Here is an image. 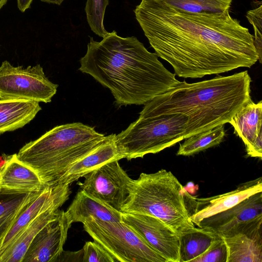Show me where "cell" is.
Segmentation results:
<instances>
[{"label": "cell", "instance_id": "7c38bea8", "mask_svg": "<svg viewBox=\"0 0 262 262\" xmlns=\"http://www.w3.org/2000/svg\"><path fill=\"white\" fill-rule=\"evenodd\" d=\"M73 223L64 210L48 223L30 244L22 262H56Z\"/></svg>", "mask_w": 262, "mask_h": 262}, {"label": "cell", "instance_id": "3957f363", "mask_svg": "<svg viewBox=\"0 0 262 262\" xmlns=\"http://www.w3.org/2000/svg\"><path fill=\"white\" fill-rule=\"evenodd\" d=\"M247 71L188 83L185 81L144 104L154 114L180 113L188 119L187 137L229 123L252 101Z\"/></svg>", "mask_w": 262, "mask_h": 262}, {"label": "cell", "instance_id": "5b68a950", "mask_svg": "<svg viewBox=\"0 0 262 262\" xmlns=\"http://www.w3.org/2000/svg\"><path fill=\"white\" fill-rule=\"evenodd\" d=\"M186 192L170 171L161 169L154 173L142 172L137 179L132 180L121 212L156 217L180 237L198 229L190 219Z\"/></svg>", "mask_w": 262, "mask_h": 262}, {"label": "cell", "instance_id": "e0dca14e", "mask_svg": "<svg viewBox=\"0 0 262 262\" xmlns=\"http://www.w3.org/2000/svg\"><path fill=\"white\" fill-rule=\"evenodd\" d=\"M262 101H252L244 106L229 123L243 141L249 156L262 158Z\"/></svg>", "mask_w": 262, "mask_h": 262}, {"label": "cell", "instance_id": "603a6c76", "mask_svg": "<svg viewBox=\"0 0 262 262\" xmlns=\"http://www.w3.org/2000/svg\"><path fill=\"white\" fill-rule=\"evenodd\" d=\"M211 231L198 227L179 237V262L192 261L203 253L217 237Z\"/></svg>", "mask_w": 262, "mask_h": 262}, {"label": "cell", "instance_id": "5bb4252c", "mask_svg": "<svg viewBox=\"0 0 262 262\" xmlns=\"http://www.w3.org/2000/svg\"><path fill=\"white\" fill-rule=\"evenodd\" d=\"M71 193L69 185L46 187L22 213L8 233L0 248V257L37 217L51 208H59Z\"/></svg>", "mask_w": 262, "mask_h": 262}, {"label": "cell", "instance_id": "4fadbf2b", "mask_svg": "<svg viewBox=\"0 0 262 262\" xmlns=\"http://www.w3.org/2000/svg\"><path fill=\"white\" fill-rule=\"evenodd\" d=\"M261 191L260 177L241 184L228 192L211 197L196 198L187 192V198L194 209L191 220L198 227L204 219L229 209L248 197Z\"/></svg>", "mask_w": 262, "mask_h": 262}, {"label": "cell", "instance_id": "cb8c5ba5", "mask_svg": "<svg viewBox=\"0 0 262 262\" xmlns=\"http://www.w3.org/2000/svg\"><path fill=\"white\" fill-rule=\"evenodd\" d=\"M224 124L193 135L180 144L177 155L189 156L220 144L225 136Z\"/></svg>", "mask_w": 262, "mask_h": 262}, {"label": "cell", "instance_id": "52a82bcc", "mask_svg": "<svg viewBox=\"0 0 262 262\" xmlns=\"http://www.w3.org/2000/svg\"><path fill=\"white\" fill-rule=\"evenodd\" d=\"M84 230L116 262H167L135 231L122 221L93 220L83 223Z\"/></svg>", "mask_w": 262, "mask_h": 262}, {"label": "cell", "instance_id": "6da1fadb", "mask_svg": "<svg viewBox=\"0 0 262 262\" xmlns=\"http://www.w3.org/2000/svg\"><path fill=\"white\" fill-rule=\"evenodd\" d=\"M134 12L155 53L179 77L202 78L258 60L253 36L229 11L188 13L161 0H141Z\"/></svg>", "mask_w": 262, "mask_h": 262}, {"label": "cell", "instance_id": "4dcf8cb0", "mask_svg": "<svg viewBox=\"0 0 262 262\" xmlns=\"http://www.w3.org/2000/svg\"><path fill=\"white\" fill-rule=\"evenodd\" d=\"M33 0H17V5L18 9L21 12H25L30 8Z\"/></svg>", "mask_w": 262, "mask_h": 262}, {"label": "cell", "instance_id": "9c48e42d", "mask_svg": "<svg viewBox=\"0 0 262 262\" xmlns=\"http://www.w3.org/2000/svg\"><path fill=\"white\" fill-rule=\"evenodd\" d=\"M118 160L105 163L85 175L80 189L120 211L129 193L132 179Z\"/></svg>", "mask_w": 262, "mask_h": 262}, {"label": "cell", "instance_id": "2e32d148", "mask_svg": "<svg viewBox=\"0 0 262 262\" xmlns=\"http://www.w3.org/2000/svg\"><path fill=\"white\" fill-rule=\"evenodd\" d=\"M262 216V191L255 193L231 208L202 220L198 227L220 236L233 227Z\"/></svg>", "mask_w": 262, "mask_h": 262}, {"label": "cell", "instance_id": "ffe728a7", "mask_svg": "<svg viewBox=\"0 0 262 262\" xmlns=\"http://www.w3.org/2000/svg\"><path fill=\"white\" fill-rule=\"evenodd\" d=\"M39 103L23 99H0V136L29 123L41 110Z\"/></svg>", "mask_w": 262, "mask_h": 262}, {"label": "cell", "instance_id": "1f68e13d", "mask_svg": "<svg viewBox=\"0 0 262 262\" xmlns=\"http://www.w3.org/2000/svg\"><path fill=\"white\" fill-rule=\"evenodd\" d=\"M64 0H41V1L49 4L60 5Z\"/></svg>", "mask_w": 262, "mask_h": 262}, {"label": "cell", "instance_id": "7402d4cb", "mask_svg": "<svg viewBox=\"0 0 262 262\" xmlns=\"http://www.w3.org/2000/svg\"><path fill=\"white\" fill-rule=\"evenodd\" d=\"M42 191L17 195H0V248L18 218Z\"/></svg>", "mask_w": 262, "mask_h": 262}, {"label": "cell", "instance_id": "ac0fdd59", "mask_svg": "<svg viewBox=\"0 0 262 262\" xmlns=\"http://www.w3.org/2000/svg\"><path fill=\"white\" fill-rule=\"evenodd\" d=\"M116 135L112 134L105 136L100 145L73 164L59 180L57 185H70L105 163L122 159L116 144Z\"/></svg>", "mask_w": 262, "mask_h": 262}, {"label": "cell", "instance_id": "f546056e", "mask_svg": "<svg viewBox=\"0 0 262 262\" xmlns=\"http://www.w3.org/2000/svg\"><path fill=\"white\" fill-rule=\"evenodd\" d=\"M82 249L75 251H63L57 261H81L82 262Z\"/></svg>", "mask_w": 262, "mask_h": 262}, {"label": "cell", "instance_id": "8fae6325", "mask_svg": "<svg viewBox=\"0 0 262 262\" xmlns=\"http://www.w3.org/2000/svg\"><path fill=\"white\" fill-rule=\"evenodd\" d=\"M221 237L227 248V262H262V216L240 224Z\"/></svg>", "mask_w": 262, "mask_h": 262}, {"label": "cell", "instance_id": "f1b7e54d", "mask_svg": "<svg viewBox=\"0 0 262 262\" xmlns=\"http://www.w3.org/2000/svg\"><path fill=\"white\" fill-rule=\"evenodd\" d=\"M82 262H116L114 257L95 242H86L82 248Z\"/></svg>", "mask_w": 262, "mask_h": 262}, {"label": "cell", "instance_id": "9a60e30c", "mask_svg": "<svg viewBox=\"0 0 262 262\" xmlns=\"http://www.w3.org/2000/svg\"><path fill=\"white\" fill-rule=\"evenodd\" d=\"M46 187L38 174L19 161L16 154L8 156L0 167V195L36 193Z\"/></svg>", "mask_w": 262, "mask_h": 262}, {"label": "cell", "instance_id": "8992f818", "mask_svg": "<svg viewBox=\"0 0 262 262\" xmlns=\"http://www.w3.org/2000/svg\"><path fill=\"white\" fill-rule=\"evenodd\" d=\"M188 118L180 113L154 114L142 110L138 119L116 135L122 159L156 154L187 138Z\"/></svg>", "mask_w": 262, "mask_h": 262}, {"label": "cell", "instance_id": "277c9868", "mask_svg": "<svg viewBox=\"0 0 262 262\" xmlns=\"http://www.w3.org/2000/svg\"><path fill=\"white\" fill-rule=\"evenodd\" d=\"M105 138L94 127L81 122L57 125L25 144L16 156L38 174L46 187H54L73 164Z\"/></svg>", "mask_w": 262, "mask_h": 262}, {"label": "cell", "instance_id": "d6a6232c", "mask_svg": "<svg viewBox=\"0 0 262 262\" xmlns=\"http://www.w3.org/2000/svg\"><path fill=\"white\" fill-rule=\"evenodd\" d=\"M9 0H0V9L6 4Z\"/></svg>", "mask_w": 262, "mask_h": 262}, {"label": "cell", "instance_id": "7a4b0ae2", "mask_svg": "<svg viewBox=\"0 0 262 262\" xmlns=\"http://www.w3.org/2000/svg\"><path fill=\"white\" fill-rule=\"evenodd\" d=\"M79 61V70L108 88L119 106L145 104L181 82L136 37L115 31L100 41L91 37Z\"/></svg>", "mask_w": 262, "mask_h": 262}, {"label": "cell", "instance_id": "44dd1931", "mask_svg": "<svg viewBox=\"0 0 262 262\" xmlns=\"http://www.w3.org/2000/svg\"><path fill=\"white\" fill-rule=\"evenodd\" d=\"M62 210L58 208H53L37 217L0 257V262H22L33 239L48 223L56 218Z\"/></svg>", "mask_w": 262, "mask_h": 262}, {"label": "cell", "instance_id": "ba28073f", "mask_svg": "<svg viewBox=\"0 0 262 262\" xmlns=\"http://www.w3.org/2000/svg\"><path fill=\"white\" fill-rule=\"evenodd\" d=\"M58 85L52 82L42 67H14L5 60L0 66V99H23L48 103Z\"/></svg>", "mask_w": 262, "mask_h": 262}, {"label": "cell", "instance_id": "d6986e66", "mask_svg": "<svg viewBox=\"0 0 262 262\" xmlns=\"http://www.w3.org/2000/svg\"><path fill=\"white\" fill-rule=\"evenodd\" d=\"M65 212L73 223L121 221V212L80 189Z\"/></svg>", "mask_w": 262, "mask_h": 262}, {"label": "cell", "instance_id": "4316f807", "mask_svg": "<svg viewBox=\"0 0 262 262\" xmlns=\"http://www.w3.org/2000/svg\"><path fill=\"white\" fill-rule=\"evenodd\" d=\"M227 251L223 238L217 237L208 249L192 262H227Z\"/></svg>", "mask_w": 262, "mask_h": 262}, {"label": "cell", "instance_id": "d4e9b609", "mask_svg": "<svg viewBox=\"0 0 262 262\" xmlns=\"http://www.w3.org/2000/svg\"><path fill=\"white\" fill-rule=\"evenodd\" d=\"M167 5L188 13H222L229 11L232 0H161Z\"/></svg>", "mask_w": 262, "mask_h": 262}, {"label": "cell", "instance_id": "83f0119b", "mask_svg": "<svg viewBox=\"0 0 262 262\" xmlns=\"http://www.w3.org/2000/svg\"><path fill=\"white\" fill-rule=\"evenodd\" d=\"M262 6L250 10L247 12L246 17L252 25L254 31V45L258 56V61L261 63L262 57Z\"/></svg>", "mask_w": 262, "mask_h": 262}, {"label": "cell", "instance_id": "484cf974", "mask_svg": "<svg viewBox=\"0 0 262 262\" xmlns=\"http://www.w3.org/2000/svg\"><path fill=\"white\" fill-rule=\"evenodd\" d=\"M108 0H87L85 12L91 30L99 36L103 37L108 32L105 29L103 20Z\"/></svg>", "mask_w": 262, "mask_h": 262}, {"label": "cell", "instance_id": "30bf717a", "mask_svg": "<svg viewBox=\"0 0 262 262\" xmlns=\"http://www.w3.org/2000/svg\"><path fill=\"white\" fill-rule=\"evenodd\" d=\"M121 221L138 233L167 262H179V237L161 220L149 215L121 212Z\"/></svg>", "mask_w": 262, "mask_h": 262}]
</instances>
